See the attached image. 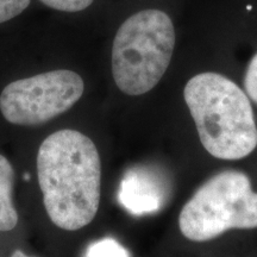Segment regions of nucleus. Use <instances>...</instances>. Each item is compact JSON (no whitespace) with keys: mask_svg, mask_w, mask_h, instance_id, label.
Listing matches in <instances>:
<instances>
[{"mask_svg":"<svg viewBox=\"0 0 257 257\" xmlns=\"http://www.w3.org/2000/svg\"><path fill=\"white\" fill-rule=\"evenodd\" d=\"M166 194L160 174L146 167H137L124 174L118 191V200L131 214L144 216L159 212Z\"/></svg>","mask_w":257,"mask_h":257,"instance_id":"6","label":"nucleus"},{"mask_svg":"<svg viewBox=\"0 0 257 257\" xmlns=\"http://www.w3.org/2000/svg\"><path fill=\"white\" fill-rule=\"evenodd\" d=\"M179 226L193 242L211 240L231 229H255L257 193L250 179L237 170L212 176L182 207Z\"/></svg>","mask_w":257,"mask_h":257,"instance_id":"4","label":"nucleus"},{"mask_svg":"<svg viewBox=\"0 0 257 257\" xmlns=\"http://www.w3.org/2000/svg\"><path fill=\"white\" fill-rule=\"evenodd\" d=\"M46 211L60 229L76 231L94 219L101 193V162L91 138L64 128L51 134L37 154Z\"/></svg>","mask_w":257,"mask_h":257,"instance_id":"1","label":"nucleus"},{"mask_svg":"<svg viewBox=\"0 0 257 257\" xmlns=\"http://www.w3.org/2000/svg\"><path fill=\"white\" fill-rule=\"evenodd\" d=\"M24 180H30V175H29V173H25Z\"/></svg>","mask_w":257,"mask_h":257,"instance_id":"13","label":"nucleus"},{"mask_svg":"<svg viewBox=\"0 0 257 257\" xmlns=\"http://www.w3.org/2000/svg\"><path fill=\"white\" fill-rule=\"evenodd\" d=\"M83 257H131V255L117 239L105 237L89 244Z\"/></svg>","mask_w":257,"mask_h":257,"instance_id":"8","label":"nucleus"},{"mask_svg":"<svg viewBox=\"0 0 257 257\" xmlns=\"http://www.w3.org/2000/svg\"><path fill=\"white\" fill-rule=\"evenodd\" d=\"M85 91L78 73L56 69L9 83L0 94V111L10 123L32 126L72 108Z\"/></svg>","mask_w":257,"mask_h":257,"instance_id":"5","label":"nucleus"},{"mask_svg":"<svg viewBox=\"0 0 257 257\" xmlns=\"http://www.w3.org/2000/svg\"><path fill=\"white\" fill-rule=\"evenodd\" d=\"M48 8L62 12H80L93 4L94 0H41Z\"/></svg>","mask_w":257,"mask_h":257,"instance_id":"10","label":"nucleus"},{"mask_svg":"<svg viewBox=\"0 0 257 257\" xmlns=\"http://www.w3.org/2000/svg\"><path fill=\"white\" fill-rule=\"evenodd\" d=\"M11 257H32V256L27 255V253H24L22 250H16V251H14V253L11 255Z\"/></svg>","mask_w":257,"mask_h":257,"instance_id":"12","label":"nucleus"},{"mask_svg":"<svg viewBox=\"0 0 257 257\" xmlns=\"http://www.w3.org/2000/svg\"><path fill=\"white\" fill-rule=\"evenodd\" d=\"M30 3L31 0H0V24L21 15Z\"/></svg>","mask_w":257,"mask_h":257,"instance_id":"9","label":"nucleus"},{"mask_svg":"<svg viewBox=\"0 0 257 257\" xmlns=\"http://www.w3.org/2000/svg\"><path fill=\"white\" fill-rule=\"evenodd\" d=\"M244 88L251 100L257 104V53L250 60L244 76Z\"/></svg>","mask_w":257,"mask_h":257,"instance_id":"11","label":"nucleus"},{"mask_svg":"<svg viewBox=\"0 0 257 257\" xmlns=\"http://www.w3.org/2000/svg\"><path fill=\"white\" fill-rule=\"evenodd\" d=\"M184 98L199 138L210 155L240 160L257 147V126L249 96L232 80L206 72L188 80Z\"/></svg>","mask_w":257,"mask_h":257,"instance_id":"2","label":"nucleus"},{"mask_svg":"<svg viewBox=\"0 0 257 257\" xmlns=\"http://www.w3.org/2000/svg\"><path fill=\"white\" fill-rule=\"evenodd\" d=\"M175 47V29L166 12L143 10L118 29L112 46V75L127 95L155 87L168 69Z\"/></svg>","mask_w":257,"mask_h":257,"instance_id":"3","label":"nucleus"},{"mask_svg":"<svg viewBox=\"0 0 257 257\" xmlns=\"http://www.w3.org/2000/svg\"><path fill=\"white\" fill-rule=\"evenodd\" d=\"M15 172L10 161L0 155V231L14 230L18 224V214L12 201Z\"/></svg>","mask_w":257,"mask_h":257,"instance_id":"7","label":"nucleus"}]
</instances>
